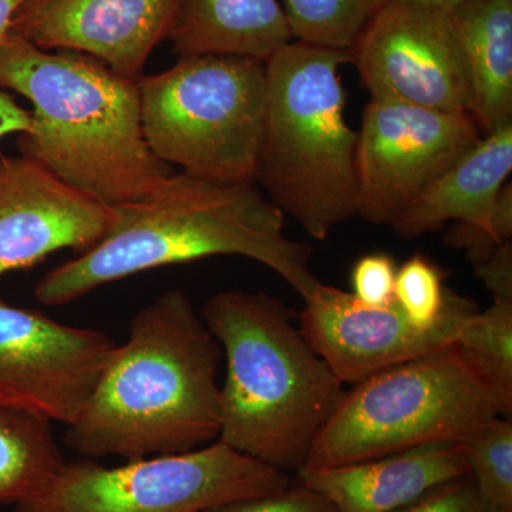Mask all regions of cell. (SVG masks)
Segmentation results:
<instances>
[{
	"label": "cell",
	"instance_id": "1",
	"mask_svg": "<svg viewBox=\"0 0 512 512\" xmlns=\"http://www.w3.org/2000/svg\"><path fill=\"white\" fill-rule=\"evenodd\" d=\"M284 212L256 183H221L174 171L153 191L111 207L106 234L36 284V301L60 306L161 266L218 255L252 259L274 271L303 301L319 284L312 247L285 235Z\"/></svg>",
	"mask_w": 512,
	"mask_h": 512
},
{
	"label": "cell",
	"instance_id": "2",
	"mask_svg": "<svg viewBox=\"0 0 512 512\" xmlns=\"http://www.w3.org/2000/svg\"><path fill=\"white\" fill-rule=\"evenodd\" d=\"M222 350L183 291L138 311L64 444L90 460L170 456L214 443L221 429Z\"/></svg>",
	"mask_w": 512,
	"mask_h": 512
},
{
	"label": "cell",
	"instance_id": "3",
	"mask_svg": "<svg viewBox=\"0 0 512 512\" xmlns=\"http://www.w3.org/2000/svg\"><path fill=\"white\" fill-rule=\"evenodd\" d=\"M0 87L33 106L16 141L20 156L100 204L137 200L175 171L148 147L137 80L96 57L40 49L9 33L0 42Z\"/></svg>",
	"mask_w": 512,
	"mask_h": 512
},
{
	"label": "cell",
	"instance_id": "4",
	"mask_svg": "<svg viewBox=\"0 0 512 512\" xmlns=\"http://www.w3.org/2000/svg\"><path fill=\"white\" fill-rule=\"evenodd\" d=\"M202 319L227 362L218 441L266 466L298 473L342 403L345 384L274 296L215 293Z\"/></svg>",
	"mask_w": 512,
	"mask_h": 512
},
{
	"label": "cell",
	"instance_id": "5",
	"mask_svg": "<svg viewBox=\"0 0 512 512\" xmlns=\"http://www.w3.org/2000/svg\"><path fill=\"white\" fill-rule=\"evenodd\" d=\"M352 52L292 40L266 60L256 184L306 234L328 239L357 217V133L345 120L340 67Z\"/></svg>",
	"mask_w": 512,
	"mask_h": 512
},
{
	"label": "cell",
	"instance_id": "6",
	"mask_svg": "<svg viewBox=\"0 0 512 512\" xmlns=\"http://www.w3.org/2000/svg\"><path fill=\"white\" fill-rule=\"evenodd\" d=\"M137 86L144 137L158 160L204 180L256 183L265 62L184 56L165 72L143 74Z\"/></svg>",
	"mask_w": 512,
	"mask_h": 512
},
{
	"label": "cell",
	"instance_id": "7",
	"mask_svg": "<svg viewBox=\"0 0 512 512\" xmlns=\"http://www.w3.org/2000/svg\"><path fill=\"white\" fill-rule=\"evenodd\" d=\"M498 414L457 349L384 370L346 390L303 468L362 463L440 441H466Z\"/></svg>",
	"mask_w": 512,
	"mask_h": 512
},
{
	"label": "cell",
	"instance_id": "8",
	"mask_svg": "<svg viewBox=\"0 0 512 512\" xmlns=\"http://www.w3.org/2000/svg\"><path fill=\"white\" fill-rule=\"evenodd\" d=\"M292 483L288 473L217 440L116 467L90 458L66 463L39 497L16 505V512H202Z\"/></svg>",
	"mask_w": 512,
	"mask_h": 512
},
{
	"label": "cell",
	"instance_id": "9",
	"mask_svg": "<svg viewBox=\"0 0 512 512\" xmlns=\"http://www.w3.org/2000/svg\"><path fill=\"white\" fill-rule=\"evenodd\" d=\"M350 52L370 99L444 113L473 111L466 53L451 13L384 0Z\"/></svg>",
	"mask_w": 512,
	"mask_h": 512
},
{
	"label": "cell",
	"instance_id": "10",
	"mask_svg": "<svg viewBox=\"0 0 512 512\" xmlns=\"http://www.w3.org/2000/svg\"><path fill=\"white\" fill-rule=\"evenodd\" d=\"M478 140L473 114L370 99L357 133V217L390 227Z\"/></svg>",
	"mask_w": 512,
	"mask_h": 512
},
{
	"label": "cell",
	"instance_id": "11",
	"mask_svg": "<svg viewBox=\"0 0 512 512\" xmlns=\"http://www.w3.org/2000/svg\"><path fill=\"white\" fill-rule=\"evenodd\" d=\"M116 343L0 299V406L70 426Z\"/></svg>",
	"mask_w": 512,
	"mask_h": 512
},
{
	"label": "cell",
	"instance_id": "12",
	"mask_svg": "<svg viewBox=\"0 0 512 512\" xmlns=\"http://www.w3.org/2000/svg\"><path fill=\"white\" fill-rule=\"evenodd\" d=\"M299 330L343 384H357L384 370L430 355L456 342L477 303L448 289L439 322L421 328L394 299L369 306L319 282L305 299Z\"/></svg>",
	"mask_w": 512,
	"mask_h": 512
},
{
	"label": "cell",
	"instance_id": "13",
	"mask_svg": "<svg viewBox=\"0 0 512 512\" xmlns=\"http://www.w3.org/2000/svg\"><path fill=\"white\" fill-rule=\"evenodd\" d=\"M180 0H28L10 26L40 49L96 57L138 80L154 49L170 37Z\"/></svg>",
	"mask_w": 512,
	"mask_h": 512
},
{
	"label": "cell",
	"instance_id": "14",
	"mask_svg": "<svg viewBox=\"0 0 512 512\" xmlns=\"http://www.w3.org/2000/svg\"><path fill=\"white\" fill-rule=\"evenodd\" d=\"M110 222L111 207L73 190L36 161L0 158V278L63 249L83 254Z\"/></svg>",
	"mask_w": 512,
	"mask_h": 512
},
{
	"label": "cell",
	"instance_id": "15",
	"mask_svg": "<svg viewBox=\"0 0 512 512\" xmlns=\"http://www.w3.org/2000/svg\"><path fill=\"white\" fill-rule=\"evenodd\" d=\"M512 121L485 134L390 225L403 239L470 225L500 247L512 237Z\"/></svg>",
	"mask_w": 512,
	"mask_h": 512
},
{
	"label": "cell",
	"instance_id": "16",
	"mask_svg": "<svg viewBox=\"0 0 512 512\" xmlns=\"http://www.w3.org/2000/svg\"><path fill=\"white\" fill-rule=\"evenodd\" d=\"M296 476L338 512H396L470 470L463 441H440L348 466L302 468Z\"/></svg>",
	"mask_w": 512,
	"mask_h": 512
},
{
	"label": "cell",
	"instance_id": "17",
	"mask_svg": "<svg viewBox=\"0 0 512 512\" xmlns=\"http://www.w3.org/2000/svg\"><path fill=\"white\" fill-rule=\"evenodd\" d=\"M168 40L180 57L237 55L266 62L293 37L278 0H180Z\"/></svg>",
	"mask_w": 512,
	"mask_h": 512
},
{
	"label": "cell",
	"instance_id": "18",
	"mask_svg": "<svg viewBox=\"0 0 512 512\" xmlns=\"http://www.w3.org/2000/svg\"><path fill=\"white\" fill-rule=\"evenodd\" d=\"M485 134L512 121V0H463L451 12Z\"/></svg>",
	"mask_w": 512,
	"mask_h": 512
},
{
	"label": "cell",
	"instance_id": "19",
	"mask_svg": "<svg viewBox=\"0 0 512 512\" xmlns=\"http://www.w3.org/2000/svg\"><path fill=\"white\" fill-rule=\"evenodd\" d=\"M52 421L0 406V505H19L39 497L64 460Z\"/></svg>",
	"mask_w": 512,
	"mask_h": 512
},
{
	"label": "cell",
	"instance_id": "20",
	"mask_svg": "<svg viewBox=\"0 0 512 512\" xmlns=\"http://www.w3.org/2000/svg\"><path fill=\"white\" fill-rule=\"evenodd\" d=\"M454 348L480 376L498 414H512V301H493L476 312L458 332Z\"/></svg>",
	"mask_w": 512,
	"mask_h": 512
},
{
	"label": "cell",
	"instance_id": "21",
	"mask_svg": "<svg viewBox=\"0 0 512 512\" xmlns=\"http://www.w3.org/2000/svg\"><path fill=\"white\" fill-rule=\"evenodd\" d=\"M384 0H284L293 40L326 49L352 50Z\"/></svg>",
	"mask_w": 512,
	"mask_h": 512
},
{
	"label": "cell",
	"instance_id": "22",
	"mask_svg": "<svg viewBox=\"0 0 512 512\" xmlns=\"http://www.w3.org/2000/svg\"><path fill=\"white\" fill-rule=\"evenodd\" d=\"M463 443L470 477L485 503L512 512L511 420L495 417Z\"/></svg>",
	"mask_w": 512,
	"mask_h": 512
},
{
	"label": "cell",
	"instance_id": "23",
	"mask_svg": "<svg viewBox=\"0 0 512 512\" xmlns=\"http://www.w3.org/2000/svg\"><path fill=\"white\" fill-rule=\"evenodd\" d=\"M447 292L440 269L424 256L414 255L397 268L394 299L409 319L421 328L439 322L446 306Z\"/></svg>",
	"mask_w": 512,
	"mask_h": 512
},
{
	"label": "cell",
	"instance_id": "24",
	"mask_svg": "<svg viewBox=\"0 0 512 512\" xmlns=\"http://www.w3.org/2000/svg\"><path fill=\"white\" fill-rule=\"evenodd\" d=\"M202 512H338L326 498L298 480L275 493L239 498Z\"/></svg>",
	"mask_w": 512,
	"mask_h": 512
},
{
	"label": "cell",
	"instance_id": "25",
	"mask_svg": "<svg viewBox=\"0 0 512 512\" xmlns=\"http://www.w3.org/2000/svg\"><path fill=\"white\" fill-rule=\"evenodd\" d=\"M397 266L392 256H362L352 269L353 295L369 306L389 305L394 301Z\"/></svg>",
	"mask_w": 512,
	"mask_h": 512
},
{
	"label": "cell",
	"instance_id": "26",
	"mask_svg": "<svg viewBox=\"0 0 512 512\" xmlns=\"http://www.w3.org/2000/svg\"><path fill=\"white\" fill-rule=\"evenodd\" d=\"M396 512H497L490 507L470 476L430 491L416 503Z\"/></svg>",
	"mask_w": 512,
	"mask_h": 512
},
{
	"label": "cell",
	"instance_id": "27",
	"mask_svg": "<svg viewBox=\"0 0 512 512\" xmlns=\"http://www.w3.org/2000/svg\"><path fill=\"white\" fill-rule=\"evenodd\" d=\"M474 266L493 301H512V241H505L485 261Z\"/></svg>",
	"mask_w": 512,
	"mask_h": 512
},
{
	"label": "cell",
	"instance_id": "28",
	"mask_svg": "<svg viewBox=\"0 0 512 512\" xmlns=\"http://www.w3.org/2000/svg\"><path fill=\"white\" fill-rule=\"evenodd\" d=\"M32 124L30 110L23 109L8 90L0 87V140L12 134L25 133Z\"/></svg>",
	"mask_w": 512,
	"mask_h": 512
},
{
	"label": "cell",
	"instance_id": "29",
	"mask_svg": "<svg viewBox=\"0 0 512 512\" xmlns=\"http://www.w3.org/2000/svg\"><path fill=\"white\" fill-rule=\"evenodd\" d=\"M28 0H0V42L10 33L12 20Z\"/></svg>",
	"mask_w": 512,
	"mask_h": 512
},
{
	"label": "cell",
	"instance_id": "30",
	"mask_svg": "<svg viewBox=\"0 0 512 512\" xmlns=\"http://www.w3.org/2000/svg\"><path fill=\"white\" fill-rule=\"evenodd\" d=\"M407 2L419 3V5L451 13L463 0H407Z\"/></svg>",
	"mask_w": 512,
	"mask_h": 512
}]
</instances>
